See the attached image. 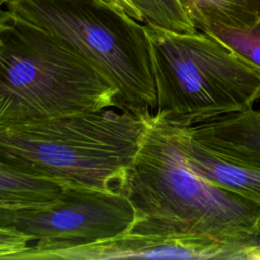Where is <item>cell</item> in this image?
Listing matches in <instances>:
<instances>
[{"instance_id":"obj_9","label":"cell","mask_w":260,"mask_h":260,"mask_svg":"<svg viewBox=\"0 0 260 260\" xmlns=\"http://www.w3.org/2000/svg\"><path fill=\"white\" fill-rule=\"evenodd\" d=\"M194 24L203 31L209 27L247 28L260 20V0H178Z\"/></svg>"},{"instance_id":"obj_16","label":"cell","mask_w":260,"mask_h":260,"mask_svg":"<svg viewBox=\"0 0 260 260\" xmlns=\"http://www.w3.org/2000/svg\"><path fill=\"white\" fill-rule=\"evenodd\" d=\"M6 2H7V0H0V12L5 9Z\"/></svg>"},{"instance_id":"obj_13","label":"cell","mask_w":260,"mask_h":260,"mask_svg":"<svg viewBox=\"0 0 260 260\" xmlns=\"http://www.w3.org/2000/svg\"><path fill=\"white\" fill-rule=\"evenodd\" d=\"M30 243L28 236L15 229L0 226V260H16Z\"/></svg>"},{"instance_id":"obj_10","label":"cell","mask_w":260,"mask_h":260,"mask_svg":"<svg viewBox=\"0 0 260 260\" xmlns=\"http://www.w3.org/2000/svg\"><path fill=\"white\" fill-rule=\"evenodd\" d=\"M65 185L26 175L0 164V207L46 204L54 200Z\"/></svg>"},{"instance_id":"obj_14","label":"cell","mask_w":260,"mask_h":260,"mask_svg":"<svg viewBox=\"0 0 260 260\" xmlns=\"http://www.w3.org/2000/svg\"><path fill=\"white\" fill-rule=\"evenodd\" d=\"M112 3L116 4L117 6L121 7L124 11H126L131 17H133L134 19H136L137 21L142 22L141 16L139 15L138 11L135 9V7L131 4L130 0H110Z\"/></svg>"},{"instance_id":"obj_5","label":"cell","mask_w":260,"mask_h":260,"mask_svg":"<svg viewBox=\"0 0 260 260\" xmlns=\"http://www.w3.org/2000/svg\"><path fill=\"white\" fill-rule=\"evenodd\" d=\"M156 86L155 114L193 126L253 108L260 71L203 31L176 32L144 23Z\"/></svg>"},{"instance_id":"obj_15","label":"cell","mask_w":260,"mask_h":260,"mask_svg":"<svg viewBox=\"0 0 260 260\" xmlns=\"http://www.w3.org/2000/svg\"><path fill=\"white\" fill-rule=\"evenodd\" d=\"M10 23H11V14L6 9L2 10L0 12V45L2 43L5 31L10 26Z\"/></svg>"},{"instance_id":"obj_4","label":"cell","mask_w":260,"mask_h":260,"mask_svg":"<svg viewBox=\"0 0 260 260\" xmlns=\"http://www.w3.org/2000/svg\"><path fill=\"white\" fill-rule=\"evenodd\" d=\"M5 9L46 30L118 91L119 109L155 112L156 86L144 23L110 0H7Z\"/></svg>"},{"instance_id":"obj_17","label":"cell","mask_w":260,"mask_h":260,"mask_svg":"<svg viewBox=\"0 0 260 260\" xmlns=\"http://www.w3.org/2000/svg\"><path fill=\"white\" fill-rule=\"evenodd\" d=\"M164 258H165V236H164Z\"/></svg>"},{"instance_id":"obj_6","label":"cell","mask_w":260,"mask_h":260,"mask_svg":"<svg viewBox=\"0 0 260 260\" xmlns=\"http://www.w3.org/2000/svg\"><path fill=\"white\" fill-rule=\"evenodd\" d=\"M133 222L134 209L123 192L74 186H64L46 204L0 207V226L13 228L35 242L16 260L113 238L129 232Z\"/></svg>"},{"instance_id":"obj_1","label":"cell","mask_w":260,"mask_h":260,"mask_svg":"<svg viewBox=\"0 0 260 260\" xmlns=\"http://www.w3.org/2000/svg\"><path fill=\"white\" fill-rule=\"evenodd\" d=\"M122 192L134 209L129 232L211 238L260 253V204L192 172L168 122L155 113L147 117Z\"/></svg>"},{"instance_id":"obj_7","label":"cell","mask_w":260,"mask_h":260,"mask_svg":"<svg viewBox=\"0 0 260 260\" xmlns=\"http://www.w3.org/2000/svg\"><path fill=\"white\" fill-rule=\"evenodd\" d=\"M168 124L178 149L192 172L218 188L260 204V167L204 145L193 138L185 126Z\"/></svg>"},{"instance_id":"obj_2","label":"cell","mask_w":260,"mask_h":260,"mask_svg":"<svg viewBox=\"0 0 260 260\" xmlns=\"http://www.w3.org/2000/svg\"><path fill=\"white\" fill-rule=\"evenodd\" d=\"M148 116L107 108L0 125V164L65 186L122 192Z\"/></svg>"},{"instance_id":"obj_8","label":"cell","mask_w":260,"mask_h":260,"mask_svg":"<svg viewBox=\"0 0 260 260\" xmlns=\"http://www.w3.org/2000/svg\"><path fill=\"white\" fill-rule=\"evenodd\" d=\"M185 128L204 145L260 167V111L251 108Z\"/></svg>"},{"instance_id":"obj_3","label":"cell","mask_w":260,"mask_h":260,"mask_svg":"<svg viewBox=\"0 0 260 260\" xmlns=\"http://www.w3.org/2000/svg\"><path fill=\"white\" fill-rule=\"evenodd\" d=\"M112 107L119 109L118 91L92 65L46 30L11 14L0 45V125Z\"/></svg>"},{"instance_id":"obj_11","label":"cell","mask_w":260,"mask_h":260,"mask_svg":"<svg viewBox=\"0 0 260 260\" xmlns=\"http://www.w3.org/2000/svg\"><path fill=\"white\" fill-rule=\"evenodd\" d=\"M141 16L142 23L152 24L176 32H195L178 0H130Z\"/></svg>"},{"instance_id":"obj_12","label":"cell","mask_w":260,"mask_h":260,"mask_svg":"<svg viewBox=\"0 0 260 260\" xmlns=\"http://www.w3.org/2000/svg\"><path fill=\"white\" fill-rule=\"evenodd\" d=\"M203 32L211 36L242 60L260 71V20L247 28L209 27Z\"/></svg>"}]
</instances>
